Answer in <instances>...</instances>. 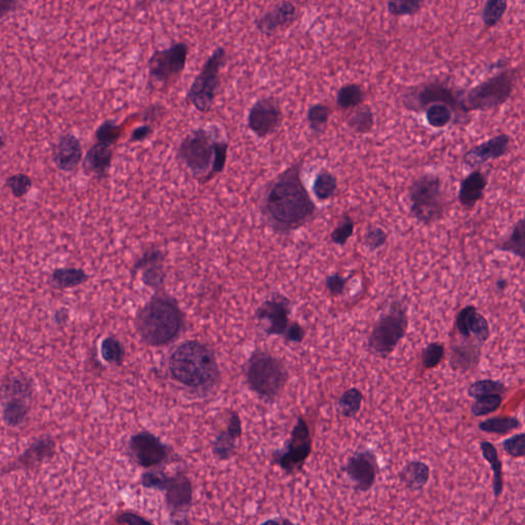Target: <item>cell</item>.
Segmentation results:
<instances>
[{
  "instance_id": "f907efd6",
  "label": "cell",
  "mask_w": 525,
  "mask_h": 525,
  "mask_svg": "<svg viewBox=\"0 0 525 525\" xmlns=\"http://www.w3.org/2000/svg\"><path fill=\"white\" fill-rule=\"evenodd\" d=\"M168 477V475L164 472L163 469L147 471V472L142 474L141 484H142L143 488H147V490L163 492Z\"/></svg>"
},
{
  "instance_id": "4fadbf2b",
  "label": "cell",
  "mask_w": 525,
  "mask_h": 525,
  "mask_svg": "<svg viewBox=\"0 0 525 525\" xmlns=\"http://www.w3.org/2000/svg\"><path fill=\"white\" fill-rule=\"evenodd\" d=\"M460 93L447 82L441 80L430 81L417 87H411L403 95L402 103L405 109L420 113L433 104H445L454 112L460 113Z\"/></svg>"
},
{
  "instance_id": "8992f818",
  "label": "cell",
  "mask_w": 525,
  "mask_h": 525,
  "mask_svg": "<svg viewBox=\"0 0 525 525\" xmlns=\"http://www.w3.org/2000/svg\"><path fill=\"white\" fill-rule=\"evenodd\" d=\"M518 69H506L460 93V113L488 112L505 105L515 91Z\"/></svg>"
},
{
  "instance_id": "4dcf8cb0",
  "label": "cell",
  "mask_w": 525,
  "mask_h": 525,
  "mask_svg": "<svg viewBox=\"0 0 525 525\" xmlns=\"http://www.w3.org/2000/svg\"><path fill=\"white\" fill-rule=\"evenodd\" d=\"M339 189V181L336 175L326 168H321L313 181L312 192L316 199L320 202H328L336 196Z\"/></svg>"
},
{
  "instance_id": "44dd1931",
  "label": "cell",
  "mask_w": 525,
  "mask_h": 525,
  "mask_svg": "<svg viewBox=\"0 0 525 525\" xmlns=\"http://www.w3.org/2000/svg\"><path fill=\"white\" fill-rule=\"evenodd\" d=\"M456 328L463 340H472L484 345L490 337L488 319L473 305L464 307L456 318Z\"/></svg>"
},
{
  "instance_id": "52a82bcc",
  "label": "cell",
  "mask_w": 525,
  "mask_h": 525,
  "mask_svg": "<svg viewBox=\"0 0 525 525\" xmlns=\"http://www.w3.org/2000/svg\"><path fill=\"white\" fill-rule=\"evenodd\" d=\"M411 215L425 226L438 223L448 206L439 175L426 172L413 181L407 189Z\"/></svg>"
},
{
  "instance_id": "681fc988",
  "label": "cell",
  "mask_w": 525,
  "mask_h": 525,
  "mask_svg": "<svg viewBox=\"0 0 525 525\" xmlns=\"http://www.w3.org/2000/svg\"><path fill=\"white\" fill-rule=\"evenodd\" d=\"M388 234L377 226H369L364 237V243L369 251L382 249L387 243Z\"/></svg>"
},
{
  "instance_id": "4316f807",
  "label": "cell",
  "mask_w": 525,
  "mask_h": 525,
  "mask_svg": "<svg viewBox=\"0 0 525 525\" xmlns=\"http://www.w3.org/2000/svg\"><path fill=\"white\" fill-rule=\"evenodd\" d=\"M55 448L57 445L52 436L44 435L39 437L19 456L17 466L24 469L38 468L55 456Z\"/></svg>"
},
{
  "instance_id": "e0dca14e",
  "label": "cell",
  "mask_w": 525,
  "mask_h": 525,
  "mask_svg": "<svg viewBox=\"0 0 525 525\" xmlns=\"http://www.w3.org/2000/svg\"><path fill=\"white\" fill-rule=\"evenodd\" d=\"M283 121V112L278 100L262 97L249 108L247 125L257 138L266 139L278 131Z\"/></svg>"
},
{
  "instance_id": "7bdbcfd3",
  "label": "cell",
  "mask_w": 525,
  "mask_h": 525,
  "mask_svg": "<svg viewBox=\"0 0 525 525\" xmlns=\"http://www.w3.org/2000/svg\"><path fill=\"white\" fill-rule=\"evenodd\" d=\"M123 134V125H117L114 121H105L96 130L97 142L105 143L115 147Z\"/></svg>"
},
{
  "instance_id": "d6986e66",
  "label": "cell",
  "mask_w": 525,
  "mask_h": 525,
  "mask_svg": "<svg viewBox=\"0 0 525 525\" xmlns=\"http://www.w3.org/2000/svg\"><path fill=\"white\" fill-rule=\"evenodd\" d=\"M512 143L513 139L511 136L501 132L466 151L463 155V162L469 168H475L488 163L490 160L499 159L510 152Z\"/></svg>"
},
{
  "instance_id": "603a6c76",
  "label": "cell",
  "mask_w": 525,
  "mask_h": 525,
  "mask_svg": "<svg viewBox=\"0 0 525 525\" xmlns=\"http://www.w3.org/2000/svg\"><path fill=\"white\" fill-rule=\"evenodd\" d=\"M82 158V146L75 134L66 132L60 136L53 149V161L61 172H75Z\"/></svg>"
},
{
  "instance_id": "f5cc1de1",
  "label": "cell",
  "mask_w": 525,
  "mask_h": 525,
  "mask_svg": "<svg viewBox=\"0 0 525 525\" xmlns=\"http://www.w3.org/2000/svg\"><path fill=\"white\" fill-rule=\"evenodd\" d=\"M347 277L343 276L340 273H334L328 275L326 278V287L332 296H340L345 292L348 283Z\"/></svg>"
},
{
  "instance_id": "11a10c76",
  "label": "cell",
  "mask_w": 525,
  "mask_h": 525,
  "mask_svg": "<svg viewBox=\"0 0 525 525\" xmlns=\"http://www.w3.org/2000/svg\"><path fill=\"white\" fill-rule=\"evenodd\" d=\"M305 336H306V332H305L304 328L299 322L294 321L290 322L287 332L283 335V338L290 343L300 344L304 341Z\"/></svg>"
},
{
  "instance_id": "94428289",
  "label": "cell",
  "mask_w": 525,
  "mask_h": 525,
  "mask_svg": "<svg viewBox=\"0 0 525 525\" xmlns=\"http://www.w3.org/2000/svg\"><path fill=\"white\" fill-rule=\"evenodd\" d=\"M70 316L67 309L62 307L59 310L55 311V316H53V320L57 326H64L67 323L69 320Z\"/></svg>"
},
{
  "instance_id": "816d5d0a",
  "label": "cell",
  "mask_w": 525,
  "mask_h": 525,
  "mask_svg": "<svg viewBox=\"0 0 525 525\" xmlns=\"http://www.w3.org/2000/svg\"><path fill=\"white\" fill-rule=\"evenodd\" d=\"M506 454L514 459L524 458L525 454V434L524 432L512 435L501 443Z\"/></svg>"
},
{
  "instance_id": "cb8c5ba5",
  "label": "cell",
  "mask_w": 525,
  "mask_h": 525,
  "mask_svg": "<svg viewBox=\"0 0 525 525\" xmlns=\"http://www.w3.org/2000/svg\"><path fill=\"white\" fill-rule=\"evenodd\" d=\"M115 148L105 143L96 142L82 159L83 172L87 176L106 179L112 166Z\"/></svg>"
},
{
  "instance_id": "7a4b0ae2",
  "label": "cell",
  "mask_w": 525,
  "mask_h": 525,
  "mask_svg": "<svg viewBox=\"0 0 525 525\" xmlns=\"http://www.w3.org/2000/svg\"><path fill=\"white\" fill-rule=\"evenodd\" d=\"M215 134L210 127H196L177 148V160L202 185L220 176L227 164L229 140Z\"/></svg>"
},
{
  "instance_id": "2e32d148",
  "label": "cell",
  "mask_w": 525,
  "mask_h": 525,
  "mask_svg": "<svg viewBox=\"0 0 525 525\" xmlns=\"http://www.w3.org/2000/svg\"><path fill=\"white\" fill-rule=\"evenodd\" d=\"M343 471L356 492H369L380 474L377 454L369 448L357 450L347 459Z\"/></svg>"
},
{
  "instance_id": "5b68a950",
  "label": "cell",
  "mask_w": 525,
  "mask_h": 525,
  "mask_svg": "<svg viewBox=\"0 0 525 525\" xmlns=\"http://www.w3.org/2000/svg\"><path fill=\"white\" fill-rule=\"evenodd\" d=\"M245 380L260 398L275 402L289 383L290 375L283 360L265 350H255L245 364Z\"/></svg>"
},
{
  "instance_id": "f1b7e54d",
  "label": "cell",
  "mask_w": 525,
  "mask_h": 525,
  "mask_svg": "<svg viewBox=\"0 0 525 525\" xmlns=\"http://www.w3.org/2000/svg\"><path fill=\"white\" fill-rule=\"evenodd\" d=\"M480 450L484 460L488 463L492 471V490L495 498L498 499L504 492L503 462L499 459L497 447L490 441H481Z\"/></svg>"
},
{
  "instance_id": "277c9868",
  "label": "cell",
  "mask_w": 525,
  "mask_h": 525,
  "mask_svg": "<svg viewBox=\"0 0 525 525\" xmlns=\"http://www.w3.org/2000/svg\"><path fill=\"white\" fill-rule=\"evenodd\" d=\"M184 311L174 296L157 292L134 318L141 340L149 347H163L177 340L185 328Z\"/></svg>"
},
{
  "instance_id": "c3c4849f",
  "label": "cell",
  "mask_w": 525,
  "mask_h": 525,
  "mask_svg": "<svg viewBox=\"0 0 525 525\" xmlns=\"http://www.w3.org/2000/svg\"><path fill=\"white\" fill-rule=\"evenodd\" d=\"M6 186L10 190L15 197L22 198L29 193L33 182L28 175L19 172V174L8 177L6 181Z\"/></svg>"
},
{
  "instance_id": "6125c7cd",
  "label": "cell",
  "mask_w": 525,
  "mask_h": 525,
  "mask_svg": "<svg viewBox=\"0 0 525 525\" xmlns=\"http://www.w3.org/2000/svg\"><path fill=\"white\" fill-rule=\"evenodd\" d=\"M261 525H294L290 519L285 517L272 518V519L266 520Z\"/></svg>"
},
{
  "instance_id": "60d3db41",
  "label": "cell",
  "mask_w": 525,
  "mask_h": 525,
  "mask_svg": "<svg viewBox=\"0 0 525 525\" xmlns=\"http://www.w3.org/2000/svg\"><path fill=\"white\" fill-rule=\"evenodd\" d=\"M236 441L227 430L222 431L215 437L213 443V454L219 461H228L233 458L236 452Z\"/></svg>"
},
{
  "instance_id": "f35d334b",
  "label": "cell",
  "mask_w": 525,
  "mask_h": 525,
  "mask_svg": "<svg viewBox=\"0 0 525 525\" xmlns=\"http://www.w3.org/2000/svg\"><path fill=\"white\" fill-rule=\"evenodd\" d=\"M426 121L433 129H445L454 118V111L445 104H433L425 110Z\"/></svg>"
},
{
  "instance_id": "1f68e13d",
  "label": "cell",
  "mask_w": 525,
  "mask_h": 525,
  "mask_svg": "<svg viewBox=\"0 0 525 525\" xmlns=\"http://www.w3.org/2000/svg\"><path fill=\"white\" fill-rule=\"evenodd\" d=\"M496 249L499 251L510 253L515 257L524 260L525 257V226L524 219L518 220L514 225L511 233L497 245Z\"/></svg>"
},
{
  "instance_id": "ffe728a7",
  "label": "cell",
  "mask_w": 525,
  "mask_h": 525,
  "mask_svg": "<svg viewBox=\"0 0 525 525\" xmlns=\"http://www.w3.org/2000/svg\"><path fill=\"white\" fill-rule=\"evenodd\" d=\"M166 507L172 515L185 514L193 504V486L185 473L168 476L163 490Z\"/></svg>"
},
{
  "instance_id": "ab89813d",
  "label": "cell",
  "mask_w": 525,
  "mask_h": 525,
  "mask_svg": "<svg viewBox=\"0 0 525 525\" xmlns=\"http://www.w3.org/2000/svg\"><path fill=\"white\" fill-rule=\"evenodd\" d=\"M101 355L107 364L121 366L125 362V347L121 341L114 337H107L102 341Z\"/></svg>"
},
{
  "instance_id": "6f0895ef",
  "label": "cell",
  "mask_w": 525,
  "mask_h": 525,
  "mask_svg": "<svg viewBox=\"0 0 525 525\" xmlns=\"http://www.w3.org/2000/svg\"><path fill=\"white\" fill-rule=\"evenodd\" d=\"M116 522L121 525H154L143 516L129 511L119 514L116 517Z\"/></svg>"
},
{
  "instance_id": "6da1fadb",
  "label": "cell",
  "mask_w": 525,
  "mask_h": 525,
  "mask_svg": "<svg viewBox=\"0 0 525 525\" xmlns=\"http://www.w3.org/2000/svg\"><path fill=\"white\" fill-rule=\"evenodd\" d=\"M303 163L299 160L290 164L262 187L260 213L275 233L298 231L317 215V206L303 181Z\"/></svg>"
},
{
  "instance_id": "ee69618b",
  "label": "cell",
  "mask_w": 525,
  "mask_h": 525,
  "mask_svg": "<svg viewBox=\"0 0 525 525\" xmlns=\"http://www.w3.org/2000/svg\"><path fill=\"white\" fill-rule=\"evenodd\" d=\"M501 403H503V396L499 394L479 397L474 401L471 407V413L476 418L484 417L498 411Z\"/></svg>"
},
{
  "instance_id": "484cf974",
  "label": "cell",
  "mask_w": 525,
  "mask_h": 525,
  "mask_svg": "<svg viewBox=\"0 0 525 525\" xmlns=\"http://www.w3.org/2000/svg\"><path fill=\"white\" fill-rule=\"evenodd\" d=\"M481 359V346L472 340H463L450 346V368L459 373L474 371Z\"/></svg>"
},
{
  "instance_id": "e7e4bbea",
  "label": "cell",
  "mask_w": 525,
  "mask_h": 525,
  "mask_svg": "<svg viewBox=\"0 0 525 525\" xmlns=\"http://www.w3.org/2000/svg\"><path fill=\"white\" fill-rule=\"evenodd\" d=\"M4 146H6V140H4L3 136L0 134V149L3 148Z\"/></svg>"
},
{
  "instance_id": "74e56055",
  "label": "cell",
  "mask_w": 525,
  "mask_h": 525,
  "mask_svg": "<svg viewBox=\"0 0 525 525\" xmlns=\"http://www.w3.org/2000/svg\"><path fill=\"white\" fill-rule=\"evenodd\" d=\"M508 10L506 0H488L481 10V20L486 28H495L503 20Z\"/></svg>"
},
{
  "instance_id": "9c48e42d",
  "label": "cell",
  "mask_w": 525,
  "mask_h": 525,
  "mask_svg": "<svg viewBox=\"0 0 525 525\" xmlns=\"http://www.w3.org/2000/svg\"><path fill=\"white\" fill-rule=\"evenodd\" d=\"M409 328V315L402 303L396 301L382 313L368 337V349L375 355L388 357L404 339Z\"/></svg>"
},
{
  "instance_id": "d590c367",
  "label": "cell",
  "mask_w": 525,
  "mask_h": 525,
  "mask_svg": "<svg viewBox=\"0 0 525 525\" xmlns=\"http://www.w3.org/2000/svg\"><path fill=\"white\" fill-rule=\"evenodd\" d=\"M332 116V109L326 104L316 103L307 111V123L313 134L321 136L326 132Z\"/></svg>"
},
{
  "instance_id": "83f0119b",
  "label": "cell",
  "mask_w": 525,
  "mask_h": 525,
  "mask_svg": "<svg viewBox=\"0 0 525 525\" xmlns=\"http://www.w3.org/2000/svg\"><path fill=\"white\" fill-rule=\"evenodd\" d=\"M431 469L422 461L416 460L407 463L398 474L401 483L411 492H420L426 488L430 480Z\"/></svg>"
},
{
  "instance_id": "8d00e7d4",
  "label": "cell",
  "mask_w": 525,
  "mask_h": 525,
  "mask_svg": "<svg viewBox=\"0 0 525 525\" xmlns=\"http://www.w3.org/2000/svg\"><path fill=\"white\" fill-rule=\"evenodd\" d=\"M364 403V394L357 388H350L341 395L338 400L339 411L344 418L353 419L359 413Z\"/></svg>"
},
{
  "instance_id": "ac0fdd59",
  "label": "cell",
  "mask_w": 525,
  "mask_h": 525,
  "mask_svg": "<svg viewBox=\"0 0 525 525\" xmlns=\"http://www.w3.org/2000/svg\"><path fill=\"white\" fill-rule=\"evenodd\" d=\"M299 8L290 1H281L255 19L256 29L267 37L285 31L298 21Z\"/></svg>"
},
{
  "instance_id": "91938a15",
  "label": "cell",
  "mask_w": 525,
  "mask_h": 525,
  "mask_svg": "<svg viewBox=\"0 0 525 525\" xmlns=\"http://www.w3.org/2000/svg\"><path fill=\"white\" fill-rule=\"evenodd\" d=\"M19 2L16 0H0V20L15 12L18 8Z\"/></svg>"
},
{
  "instance_id": "9a60e30c",
  "label": "cell",
  "mask_w": 525,
  "mask_h": 525,
  "mask_svg": "<svg viewBox=\"0 0 525 525\" xmlns=\"http://www.w3.org/2000/svg\"><path fill=\"white\" fill-rule=\"evenodd\" d=\"M292 310L290 299L275 292L260 305L256 311V318L267 336L283 337L290 324Z\"/></svg>"
},
{
  "instance_id": "7c38bea8",
  "label": "cell",
  "mask_w": 525,
  "mask_h": 525,
  "mask_svg": "<svg viewBox=\"0 0 525 525\" xmlns=\"http://www.w3.org/2000/svg\"><path fill=\"white\" fill-rule=\"evenodd\" d=\"M312 447L310 428L304 418L299 417L285 447L273 452V463L287 475H296L304 468Z\"/></svg>"
},
{
  "instance_id": "3957f363",
  "label": "cell",
  "mask_w": 525,
  "mask_h": 525,
  "mask_svg": "<svg viewBox=\"0 0 525 525\" xmlns=\"http://www.w3.org/2000/svg\"><path fill=\"white\" fill-rule=\"evenodd\" d=\"M168 371L175 381L196 392H210L221 381L217 356L206 344L186 341L168 357Z\"/></svg>"
},
{
  "instance_id": "7402d4cb",
  "label": "cell",
  "mask_w": 525,
  "mask_h": 525,
  "mask_svg": "<svg viewBox=\"0 0 525 525\" xmlns=\"http://www.w3.org/2000/svg\"><path fill=\"white\" fill-rule=\"evenodd\" d=\"M166 256L158 249H147L134 262L132 274L142 272V281L145 285L155 290L163 287L166 273L164 269Z\"/></svg>"
},
{
  "instance_id": "8fae6325",
  "label": "cell",
  "mask_w": 525,
  "mask_h": 525,
  "mask_svg": "<svg viewBox=\"0 0 525 525\" xmlns=\"http://www.w3.org/2000/svg\"><path fill=\"white\" fill-rule=\"evenodd\" d=\"M189 52L184 42L154 51L147 63L149 89H168L176 84L184 73Z\"/></svg>"
},
{
  "instance_id": "d4e9b609",
  "label": "cell",
  "mask_w": 525,
  "mask_h": 525,
  "mask_svg": "<svg viewBox=\"0 0 525 525\" xmlns=\"http://www.w3.org/2000/svg\"><path fill=\"white\" fill-rule=\"evenodd\" d=\"M488 185V176L481 170H472L460 183L458 199L466 211H471L483 199Z\"/></svg>"
},
{
  "instance_id": "ba28073f",
  "label": "cell",
  "mask_w": 525,
  "mask_h": 525,
  "mask_svg": "<svg viewBox=\"0 0 525 525\" xmlns=\"http://www.w3.org/2000/svg\"><path fill=\"white\" fill-rule=\"evenodd\" d=\"M227 61V50L224 46H217L190 84L186 100L198 112L206 114L215 105L221 87L222 70Z\"/></svg>"
},
{
  "instance_id": "b9f144b4",
  "label": "cell",
  "mask_w": 525,
  "mask_h": 525,
  "mask_svg": "<svg viewBox=\"0 0 525 525\" xmlns=\"http://www.w3.org/2000/svg\"><path fill=\"white\" fill-rule=\"evenodd\" d=\"M506 392H507V387L499 380H478L468 388V396L474 399L488 396V395H501Z\"/></svg>"
},
{
  "instance_id": "bcb514c9",
  "label": "cell",
  "mask_w": 525,
  "mask_h": 525,
  "mask_svg": "<svg viewBox=\"0 0 525 525\" xmlns=\"http://www.w3.org/2000/svg\"><path fill=\"white\" fill-rule=\"evenodd\" d=\"M445 357V347L443 344L434 343L428 344L422 349V366L426 369H432L437 368L443 362Z\"/></svg>"
},
{
  "instance_id": "e575fe53",
  "label": "cell",
  "mask_w": 525,
  "mask_h": 525,
  "mask_svg": "<svg viewBox=\"0 0 525 525\" xmlns=\"http://www.w3.org/2000/svg\"><path fill=\"white\" fill-rule=\"evenodd\" d=\"M522 427V422L516 417H492L478 424L481 432L496 435H507Z\"/></svg>"
},
{
  "instance_id": "836d02e7",
  "label": "cell",
  "mask_w": 525,
  "mask_h": 525,
  "mask_svg": "<svg viewBox=\"0 0 525 525\" xmlns=\"http://www.w3.org/2000/svg\"><path fill=\"white\" fill-rule=\"evenodd\" d=\"M375 113L368 105L357 107L347 119V125L358 134H368L375 127Z\"/></svg>"
},
{
  "instance_id": "db71d44e",
  "label": "cell",
  "mask_w": 525,
  "mask_h": 525,
  "mask_svg": "<svg viewBox=\"0 0 525 525\" xmlns=\"http://www.w3.org/2000/svg\"><path fill=\"white\" fill-rule=\"evenodd\" d=\"M143 121L145 123H149V125H154L158 123L160 119L166 117V107L158 105H150L145 108L144 112H143Z\"/></svg>"
},
{
  "instance_id": "f6af8a7d",
  "label": "cell",
  "mask_w": 525,
  "mask_h": 525,
  "mask_svg": "<svg viewBox=\"0 0 525 525\" xmlns=\"http://www.w3.org/2000/svg\"><path fill=\"white\" fill-rule=\"evenodd\" d=\"M422 4L420 0H391L387 2V10L393 17H411L419 14Z\"/></svg>"
},
{
  "instance_id": "f546056e",
  "label": "cell",
  "mask_w": 525,
  "mask_h": 525,
  "mask_svg": "<svg viewBox=\"0 0 525 525\" xmlns=\"http://www.w3.org/2000/svg\"><path fill=\"white\" fill-rule=\"evenodd\" d=\"M89 275L80 268H59L52 273L50 285L53 290L73 289L87 283Z\"/></svg>"
},
{
  "instance_id": "30bf717a",
  "label": "cell",
  "mask_w": 525,
  "mask_h": 525,
  "mask_svg": "<svg viewBox=\"0 0 525 525\" xmlns=\"http://www.w3.org/2000/svg\"><path fill=\"white\" fill-rule=\"evenodd\" d=\"M33 394V381L25 373H10L2 380L0 402L2 419L6 426L17 428L26 422L31 411Z\"/></svg>"
},
{
  "instance_id": "be15d7a7",
  "label": "cell",
  "mask_w": 525,
  "mask_h": 525,
  "mask_svg": "<svg viewBox=\"0 0 525 525\" xmlns=\"http://www.w3.org/2000/svg\"><path fill=\"white\" fill-rule=\"evenodd\" d=\"M508 287V283L506 279H499L498 281L496 283V289L499 290V292H504L506 289Z\"/></svg>"
},
{
  "instance_id": "9f6ffc18",
  "label": "cell",
  "mask_w": 525,
  "mask_h": 525,
  "mask_svg": "<svg viewBox=\"0 0 525 525\" xmlns=\"http://www.w3.org/2000/svg\"><path fill=\"white\" fill-rule=\"evenodd\" d=\"M153 132H154V125L144 123V125L136 127L132 132L129 142L132 143V144L144 142V141L148 140L152 136Z\"/></svg>"
},
{
  "instance_id": "d6a6232c",
  "label": "cell",
  "mask_w": 525,
  "mask_h": 525,
  "mask_svg": "<svg viewBox=\"0 0 525 525\" xmlns=\"http://www.w3.org/2000/svg\"><path fill=\"white\" fill-rule=\"evenodd\" d=\"M366 91L357 83H347L337 91L336 102L343 110L356 109L364 105Z\"/></svg>"
},
{
  "instance_id": "680465c9",
  "label": "cell",
  "mask_w": 525,
  "mask_h": 525,
  "mask_svg": "<svg viewBox=\"0 0 525 525\" xmlns=\"http://www.w3.org/2000/svg\"><path fill=\"white\" fill-rule=\"evenodd\" d=\"M227 432L231 434L234 438H241L242 436V422H241L240 417L236 411H232L229 416V420H228L227 428H226Z\"/></svg>"
},
{
  "instance_id": "7dc6e473",
  "label": "cell",
  "mask_w": 525,
  "mask_h": 525,
  "mask_svg": "<svg viewBox=\"0 0 525 525\" xmlns=\"http://www.w3.org/2000/svg\"><path fill=\"white\" fill-rule=\"evenodd\" d=\"M354 230H355L354 220L350 215H344L338 225L332 230V234H330V240L335 244L344 247L348 240L353 236Z\"/></svg>"
},
{
  "instance_id": "5bb4252c",
  "label": "cell",
  "mask_w": 525,
  "mask_h": 525,
  "mask_svg": "<svg viewBox=\"0 0 525 525\" xmlns=\"http://www.w3.org/2000/svg\"><path fill=\"white\" fill-rule=\"evenodd\" d=\"M127 448L136 464L145 469L160 468L172 459V448L149 431L132 435Z\"/></svg>"
}]
</instances>
